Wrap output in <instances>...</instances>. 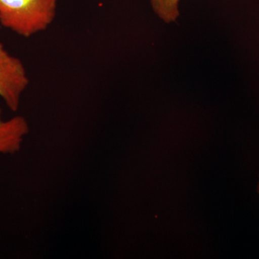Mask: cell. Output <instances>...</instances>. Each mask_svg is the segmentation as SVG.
<instances>
[{
  "label": "cell",
  "mask_w": 259,
  "mask_h": 259,
  "mask_svg": "<svg viewBox=\"0 0 259 259\" xmlns=\"http://www.w3.org/2000/svg\"><path fill=\"white\" fill-rule=\"evenodd\" d=\"M58 1L0 0V24L20 36H34L54 23Z\"/></svg>",
  "instance_id": "1"
},
{
  "label": "cell",
  "mask_w": 259,
  "mask_h": 259,
  "mask_svg": "<svg viewBox=\"0 0 259 259\" xmlns=\"http://www.w3.org/2000/svg\"><path fill=\"white\" fill-rule=\"evenodd\" d=\"M30 80L23 63L0 41V98L12 111L18 110Z\"/></svg>",
  "instance_id": "2"
},
{
  "label": "cell",
  "mask_w": 259,
  "mask_h": 259,
  "mask_svg": "<svg viewBox=\"0 0 259 259\" xmlns=\"http://www.w3.org/2000/svg\"><path fill=\"white\" fill-rule=\"evenodd\" d=\"M180 0H151L155 13L166 23L175 21L180 15Z\"/></svg>",
  "instance_id": "4"
},
{
  "label": "cell",
  "mask_w": 259,
  "mask_h": 259,
  "mask_svg": "<svg viewBox=\"0 0 259 259\" xmlns=\"http://www.w3.org/2000/svg\"><path fill=\"white\" fill-rule=\"evenodd\" d=\"M29 133L28 121L23 116L3 119L0 109V156L20 151Z\"/></svg>",
  "instance_id": "3"
},
{
  "label": "cell",
  "mask_w": 259,
  "mask_h": 259,
  "mask_svg": "<svg viewBox=\"0 0 259 259\" xmlns=\"http://www.w3.org/2000/svg\"><path fill=\"white\" fill-rule=\"evenodd\" d=\"M258 178H259V176H258ZM257 192H258V194H259V180H258V186H257Z\"/></svg>",
  "instance_id": "5"
}]
</instances>
